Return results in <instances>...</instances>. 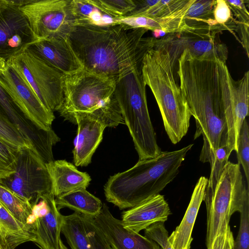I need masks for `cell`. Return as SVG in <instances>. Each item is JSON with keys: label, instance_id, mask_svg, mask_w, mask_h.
Here are the masks:
<instances>
[{"label": "cell", "instance_id": "d6986e66", "mask_svg": "<svg viewBox=\"0 0 249 249\" xmlns=\"http://www.w3.org/2000/svg\"><path fill=\"white\" fill-rule=\"evenodd\" d=\"M208 178L201 176L192 193L185 214L179 225L168 237L174 249H190L193 241L192 233L207 185Z\"/></svg>", "mask_w": 249, "mask_h": 249}, {"label": "cell", "instance_id": "83f0119b", "mask_svg": "<svg viewBox=\"0 0 249 249\" xmlns=\"http://www.w3.org/2000/svg\"><path fill=\"white\" fill-rule=\"evenodd\" d=\"M0 138L18 148L28 147L34 148L0 108Z\"/></svg>", "mask_w": 249, "mask_h": 249}, {"label": "cell", "instance_id": "4dcf8cb0", "mask_svg": "<svg viewBox=\"0 0 249 249\" xmlns=\"http://www.w3.org/2000/svg\"><path fill=\"white\" fill-rule=\"evenodd\" d=\"M105 11L115 18L128 15L136 7L134 0H94Z\"/></svg>", "mask_w": 249, "mask_h": 249}, {"label": "cell", "instance_id": "e575fe53", "mask_svg": "<svg viewBox=\"0 0 249 249\" xmlns=\"http://www.w3.org/2000/svg\"><path fill=\"white\" fill-rule=\"evenodd\" d=\"M144 236L155 242L162 249H174L168 241V233L163 222L154 223L145 229Z\"/></svg>", "mask_w": 249, "mask_h": 249}, {"label": "cell", "instance_id": "603a6c76", "mask_svg": "<svg viewBox=\"0 0 249 249\" xmlns=\"http://www.w3.org/2000/svg\"><path fill=\"white\" fill-rule=\"evenodd\" d=\"M0 227L8 249H16L23 243L36 240L33 228L18 221L0 202Z\"/></svg>", "mask_w": 249, "mask_h": 249}, {"label": "cell", "instance_id": "9a60e30c", "mask_svg": "<svg viewBox=\"0 0 249 249\" xmlns=\"http://www.w3.org/2000/svg\"><path fill=\"white\" fill-rule=\"evenodd\" d=\"M91 217L111 249H160L152 240L125 227L105 203L99 213Z\"/></svg>", "mask_w": 249, "mask_h": 249}, {"label": "cell", "instance_id": "d6a6232c", "mask_svg": "<svg viewBox=\"0 0 249 249\" xmlns=\"http://www.w3.org/2000/svg\"><path fill=\"white\" fill-rule=\"evenodd\" d=\"M187 49L196 55L215 52L223 59L227 60V58L228 51L225 45L216 42L213 38L197 41L191 45V48Z\"/></svg>", "mask_w": 249, "mask_h": 249}, {"label": "cell", "instance_id": "4316f807", "mask_svg": "<svg viewBox=\"0 0 249 249\" xmlns=\"http://www.w3.org/2000/svg\"><path fill=\"white\" fill-rule=\"evenodd\" d=\"M20 148L0 138V180L15 172Z\"/></svg>", "mask_w": 249, "mask_h": 249}, {"label": "cell", "instance_id": "ba28073f", "mask_svg": "<svg viewBox=\"0 0 249 249\" xmlns=\"http://www.w3.org/2000/svg\"><path fill=\"white\" fill-rule=\"evenodd\" d=\"M115 81L84 70L64 75V99L58 110L61 116L91 112L116 102Z\"/></svg>", "mask_w": 249, "mask_h": 249}, {"label": "cell", "instance_id": "8fae6325", "mask_svg": "<svg viewBox=\"0 0 249 249\" xmlns=\"http://www.w3.org/2000/svg\"><path fill=\"white\" fill-rule=\"evenodd\" d=\"M0 182L33 206L47 193H51L52 182L46 163L32 147L19 149L15 172Z\"/></svg>", "mask_w": 249, "mask_h": 249}, {"label": "cell", "instance_id": "9c48e42d", "mask_svg": "<svg viewBox=\"0 0 249 249\" xmlns=\"http://www.w3.org/2000/svg\"><path fill=\"white\" fill-rule=\"evenodd\" d=\"M61 116L78 126L72 151L76 166H87L91 162L106 127L125 124L117 102L91 112L70 113Z\"/></svg>", "mask_w": 249, "mask_h": 249}, {"label": "cell", "instance_id": "30bf717a", "mask_svg": "<svg viewBox=\"0 0 249 249\" xmlns=\"http://www.w3.org/2000/svg\"><path fill=\"white\" fill-rule=\"evenodd\" d=\"M70 0H33L19 9L27 19L35 41L68 39L74 26Z\"/></svg>", "mask_w": 249, "mask_h": 249}, {"label": "cell", "instance_id": "5bb4252c", "mask_svg": "<svg viewBox=\"0 0 249 249\" xmlns=\"http://www.w3.org/2000/svg\"><path fill=\"white\" fill-rule=\"evenodd\" d=\"M0 108L43 161L53 160V147L60 141L59 137L53 129H39L27 119L0 85Z\"/></svg>", "mask_w": 249, "mask_h": 249}, {"label": "cell", "instance_id": "2e32d148", "mask_svg": "<svg viewBox=\"0 0 249 249\" xmlns=\"http://www.w3.org/2000/svg\"><path fill=\"white\" fill-rule=\"evenodd\" d=\"M27 48L64 75L83 70L68 39L37 40Z\"/></svg>", "mask_w": 249, "mask_h": 249}, {"label": "cell", "instance_id": "f35d334b", "mask_svg": "<svg viewBox=\"0 0 249 249\" xmlns=\"http://www.w3.org/2000/svg\"><path fill=\"white\" fill-rule=\"evenodd\" d=\"M12 4L13 0H0V13Z\"/></svg>", "mask_w": 249, "mask_h": 249}, {"label": "cell", "instance_id": "f546056e", "mask_svg": "<svg viewBox=\"0 0 249 249\" xmlns=\"http://www.w3.org/2000/svg\"><path fill=\"white\" fill-rule=\"evenodd\" d=\"M238 163L241 165L245 173L248 186L249 184V126L245 120L240 129L237 145Z\"/></svg>", "mask_w": 249, "mask_h": 249}, {"label": "cell", "instance_id": "ffe728a7", "mask_svg": "<svg viewBox=\"0 0 249 249\" xmlns=\"http://www.w3.org/2000/svg\"><path fill=\"white\" fill-rule=\"evenodd\" d=\"M42 196L48 204L49 211L45 215L37 217L33 224L34 243L40 249H59L63 215L56 206L53 194L47 193Z\"/></svg>", "mask_w": 249, "mask_h": 249}, {"label": "cell", "instance_id": "484cf974", "mask_svg": "<svg viewBox=\"0 0 249 249\" xmlns=\"http://www.w3.org/2000/svg\"><path fill=\"white\" fill-rule=\"evenodd\" d=\"M216 0H194L185 16V22L192 33L218 25L214 18Z\"/></svg>", "mask_w": 249, "mask_h": 249}, {"label": "cell", "instance_id": "d4e9b609", "mask_svg": "<svg viewBox=\"0 0 249 249\" xmlns=\"http://www.w3.org/2000/svg\"><path fill=\"white\" fill-rule=\"evenodd\" d=\"M249 71L241 79L234 81V122L231 151H237L239 132L249 114Z\"/></svg>", "mask_w": 249, "mask_h": 249}, {"label": "cell", "instance_id": "74e56055", "mask_svg": "<svg viewBox=\"0 0 249 249\" xmlns=\"http://www.w3.org/2000/svg\"><path fill=\"white\" fill-rule=\"evenodd\" d=\"M231 10H232L234 15L238 19V22L249 24V13L247 9L244 0H225Z\"/></svg>", "mask_w": 249, "mask_h": 249}, {"label": "cell", "instance_id": "ac0fdd59", "mask_svg": "<svg viewBox=\"0 0 249 249\" xmlns=\"http://www.w3.org/2000/svg\"><path fill=\"white\" fill-rule=\"evenodd\" d=\"M52 182L51 194L54 197L80 189H86L91 181L86 172L77 170L66 160H53L46 164Z\"/></svg>", "mask_w": 249, "mask_h": 249}, {"label": "cell", "instance_id": "5b68a950", "mask_svg": "<svg viewBox=\"0 0 249 249\" xmlns=\"http://www.w3.org/2000/svg\"><path fill=\"white\" fill-rule=\"evenodd\" d=\"M141 67H135L115 81L114 90L139 160L156 157L161 152L149 114Z\"/></svg>", "mask_w": 249, "mask_h": 249}, {"label": "cell", "instance_id": "6da1fadb", "mask_svg": "<svg viewBox=\"0 0 249 249\" xmlns=\"http://www.w3.org/2000/svg\"><path fill=\"white\" fill-rule=\"evenodd\" d=\"M178 61L179 87L196 121L194 139H203L199 160L211 164L216 150L227 145V125L234 119L235 81L216 53L196 55L186 48Z\"/></svg>", "mask_w": 249, "mask_h": 249}, {"label": "cell", "instance_id": "b9f144b4", "mask_svg": "<svg viewBox=\"0 0 249 249\" xmlns=\"http://www.w3.org/2000/svg\"><path fill=\"white\" fill-rule=\"evenodd\" d=\"M6 67V61L0 57V72L3 71Z\"/></svg>", "mask_w": 249, "mask_h": 249}, {"label": "cell", "instance_id": "7a4b0ae2", "mask_svg": "<svg viewBox=\"0 0 249 249\" xmlns=\"http://www.w3.org/2000/svg\"><path fill=\"white\" fill-rule=\"evenodd\" d=\"M147 31L122 24L74 26L68 41L83 70L115 81L141 65L146 53L157 42L143 37Z\"/></svg>", "mask_w": 249, "mask_h": 249}, {"label": "cell", "instance_id": "44dd1931", "mask_svg": "<svg viewBox=\"0 0 249 249\" xmlns=\"http://www.w3.org/2000/svg\"><path fill=\"white\" fill-rule=\"evenodd\" d=\"M74 26H107L117 24L111 16L91 0H70Z\"/></svg>", "mask_w": 249, "mask_h": 249}, {"label": "cell", "instance_id": "d590c367", "mask_svg": "<svg viewBox=\"0 0 249 249\" xmlns=\"http://www.w3.org/2000/svg\"><path fill=\"white\" fill-rule=\"evenodd\" d=\"M234 240L229 224L219 232L209 249H229L233 246Z\"/></svg>", "mask_w": 249, "mask_h": 249}, {"label": "cell", "instance_id": "4fadbf2b", "mask_svg": "<svg viewBox=\"0 0 249 249\" xmlns=\"http://www.w3.org/2000/svg\"><path fill=\"white\" fill-rule=\"evenodd\" d=\"M27 0H13L0 13V57L7 61L35 41L28 21L19 8Z\"/></svg>", "mask_w": 249, "mask_h": 249}, {"label": "cell", "instance_id": "cb8c5ba5", "mask_svg": "<svg viewBox=\"0 0 249 249\" xmlns=\"http://www.w3.org/2000/svg\"><path fill=\"white\" fill-rule=\"evenodd\" d=\"M0 202L18 221L34 229L36 219L32 214L33 205L0 182Z\"/></svg>", "mask_w": 249, "mask_h": 249}, {"label": "cell", "instance_id": "8d00e7d4", "mask_svg": "<svg viewBox=\"0 0 249 249\" xmlns=\"http://www.w3.org/2000/svg\"><path fill=\"white\" fill-rule=\"evenodd\" d=\"M213 16L218 24L224 25L229 21L231 18V10L225 0H216Z\"/></svg>", "mask_w": 249, "mask_h": 249}, {"label": "cell", "instance_id": "ee69618b", "mask_svg": "<svg viewBox=\"0 0 249 249\" xmlns=\"http://www.w3.org/2000/svg\"><path fill=\"white\" fill-rule=\"evenodd\" d=\"M233 249V246L231 248H230V249Z\"/></svg>", "mask_w": 249, "mask_h": 249}, {"label": "cell", "instance_id": "1f68e13d", "mask_svg": "<svg viewBox=\"0 0 249 249\" xmlns=\"http://www.w3.org/2000/svg\"><path fill=\"white\" fill-rule=\"evenodd\" d=\"M81 214L86 232L92 249H111L91 216Z\"/></svg>", "mask_w": 249, "mask_h": 249}, {"label": "cell", "instance_id": "3957f363", "mask_svg": "<svg viewBox=\"0 0 249 249\" xmlns=\"http://www.w3.org/2000/svg\"><path fill=\"white\" fill-rule=\"evenodd\" d=\"M193 145L161 151L156 157L139 160L130 169L110 177L104 186L107 200L124 210L159 194L177 176Z\"/></svg>", "mask_w": 249, "mask_h": 249}, {"label": "cell", "instance_id": "7bdbcfd3", "mask_svg": "<svg viewBox=\"0 0 249 249\" xmlns=\"http://www.w3.org/2000/svg\"><path fill=\"white\" fill-rule=\"evenodd\" d=\"M59 249H68L67 247L64 244L61 239L59 243Z\"/></svg>", "mask_w": 249, "mask_h": 249}, {"label": "cell", "instance_id": "52a82bcc", "mask_svg": "<svg viewBox=\"0 0 249 249\" xmlns=\"http://www.w3.org/2000/svg\"><path fill=\"white\" fill-rule=\"evenodd\" d=\"M49 110L58 111L64 99V75L27 47L6 61Z\"/></svg>", "mask_w": 249, "mask_h": 249}, {"label": "cell", "instance_id": "f1b7e54d", "mask_svg": "<svg viewBox=\"0 0 249 249\" xmlns=\"http://www.w3.org/2000/svg\"><path fill=\"white\" fill-rule=\"evenodd\" d=\"M187 0H159L145 12L136 16L151 18L167 17L184 7L189 2Z\"/></svg>", "mask_w": 249, "mask_h": 249}, {"label": "cell", "instance_id": "ab89813d", "mask_svg": "<svg viewBox=\"0 0 249 249\" xmlns=\"http://www.w3.org/2000/svg\"><path fill=\"white\" fill-rule=\"evenodd\" d=\"M152 32L153 36L156 38L163 36L167 34L165 31L159 29L155 30Z\"/></svg>", "mask_w": 249, "mask_h": 249}, {"label": "cell", "instance_id": "277c9868", "mask_svg": "<svg viewBox=\"0 0 249 249\" xmlns=\"http://www.w3.org/2000/svg\"><path fill=\"white\" fill-rule=\"evenodd\" d=\"M173 62L168 47L157 41L145 54L141 71L144 84L156 100L166 134L177 144L187 134L191 115L176 81Z\"/></svg>", "mask_w": 249, "mask_h": 249}, {"label": "cell", "instance_id": "60d3db41", "mask_svg": "<svg viewBox=\"0 0 249 249\" xmlns=\"http://www.w3.org/2000/svg\"><path fill=\"white\" fill-rule=\"evenodd\" d=\"M0 249H8L6 242L0 227Z\"/></svg>", "mask_w": 249, "mask_h": 249}, {"label": "cell", "instance_id": "7c38bea8", "mask_svg": "<svg viewBox=\"0 0 249 249\" xmlns=\"http://www.w3.org/2000/svg\"><path fill=\"white\" fill-rule=\"evenodd\" d=\"M0 85L25 118L39 129L49 131L55 118L53 112L42 104L21 76L6 63L0 72Z\"/></svg>", "mask_w": 249, "mask_h": 249}, {"label": "cell", "instance_id": "e0dca14e", "mask_svg": "<svg viewBox=\"0 0 249 249\" xmlns=\"http://www.w3.org/2000/svg\"><path fill=\"white\" fill-rule=\"evenodd\" d=\"M170 214L168 203L159 194L123 212L122 221L125 227L139 233L154 223L164 222Z\"/></svg>", "mask_w": 249, "mask_h": 249}, {"label": "cell", "instance_id": "836d02e7", "mask_svg": "<svg viewBox=\"0 0 249 249\" xmlns=\"http://www.w3.org/2000/svg\"><path fill=\"white\" fill-rule=\"evenodd\" d=\"M240 213L238 235L234 240L233 249H249V200L244 205Z\"/></svg>", "mask_w": 249, "mask_h": 249}, {"label": "cell", "instance_id": "7402d4cb", "mask_svg": "<svg viewBox=\"0 0 249 249\" xmlns=\"http://www.w3.org/2000/svg\"><path fill=\"white\" fill-rule=\"evenodd\" d=\"M58 210L68 208L74 212L93 217L98 214L103 206L101 201L86 189H80L62 194L55 198Z\"/></svg>", "mask_w": 249, "mask_h": 249}, {"label": "cell", "instance_id": "8992f818", "mask_svg": "<svg viewBox=\"0 0 249 249\" xmlns=\"http://www.w3.org/2000/svg\"><path fill=\"white\" fill-rule=\"evenodd\" d=\"M249 200L240 165L228 161L214 188L205 191L203 201L207 211L206 245L209 249L219 232L229 224L231 216L240 212Z\"/></svg>", "mask_w": 249, "mask_h": 249}]
</instances>
